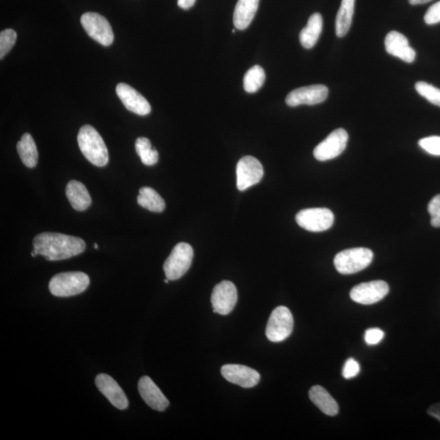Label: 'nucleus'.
<instances>
[{
    "instance_id": "cd10ccee",
    "label": "nucleus",
    "mask_w": 440,
    "mask_h": 440,
    "mask_svg": "<svg viewBox=\"0 0 440 440\" xmlns=\"http://www.w3.org/2000/svg\"><path fill=\"white\" fill-rule=\"evenodd\" d=\"M416 91L434 105L440 107V89L425 82H418L415 84Z\"/></svg>"
},
{
    "instance_id": "b1692460",
    "label": "nucleus",
    "mask_w": 440,
    "mask_h": 440,
    "mask_svg": "<svg viewBox=\"0 0 440 440\" xmlns=\"http://www.w3.org/2000/svg\"><path fill=\"white\" fill-rule=\"evenodd\" d=\"M354 9L355 0H341L335 22L336 35L340 38L348 34L352 26Z\"/></svg>"
},
{
    "instance_id": "2eb2a0df",
    "label": "nucleus",
    "mask_w": 440,
    "mask_h": 440,
    "mask_svg": "<svg viewBox=\"0 0 440 440\" xmlns=\"http://www.w3.org/2000/svg\"><path fill=\"white\" fill-rule=\"evenodd\" d=\"M96 385L115 408L121 410L128 408V397L113 378L105 373L98 374Z\"/></svg>"
},
{
    "instance_id": "f8f14e48",
    "label": "nucleus",
    "mask_w": 440,
    "mask_h": 440,
    "mask_svg": "<svg viewBox=\"0 0 440 440\" xmlns=\"http://www.w3.org/2000/svg\"><path fill=\"white\" fill-rule=\"evenodd\" d=\"M237 298V290L232 282L223 280L215 285L210 298L214 312L223 316L228 315L235 307Z\"/></svg>"
},
{
    "instance_id": "e433bc0d",
    "label": "nucleus",
    "mask_w": 440,
    "mask_h": 440,
    "mask_svg": "<svg viewBox=\"0 0 440 440\" xmlns=\"http://www.w3.org/2000/svg\"><path fill=\"white\" fill-rule=\"evenodd\" d=\"M409 1L412 6H418V4L428 3L432 0H409Z\"/></svg>"
},
{
    "instance_id": "c85d7f7f",
    "label": "nucleus",
    "mask_w": 440,
    "mask_h": 440,
    "mask_svg": "<svg viewBox=\"0 0 440 440\" xmlns=\"http://www.w3.org/2000/svg\"><path fill=\"white\" fill-rule=\"evenodd\" d=\"M17 39V33L12 29H7L0 33V58L4 57L15 45Z\"/></svg>"
},
{
    "instance_id": "6e6552de",
    "label": "nucleus",
    "mask_w": 440,
    "mask_h": 440,
    "mask_svg": "<svg viewBox=\"0 0 440 440\" xmlns=\"http://www.w3.org/2000/svg\"><path fill=\"white\" fill-rule=\"evenodd\" d=\"M82 26L92 39L103 46L113 44V30L105 17L96 12H86L81 17Z\"/></svg>"
},
{
    "instance_id": "a878e982",
    "label": "nucleus",
    "mask_w": 440,
    "mask_h": 440,
    "mask_svg": "<svg viewBox=\"0 0 440 440\" xmlns=\"http://www.w3.org/2000/svg\"><path fill=\"white\" fill-rule=\"evenodd\" d=\"M135 151L144 165H155L159 159V154L155 149H152L151 140L148 138L139 137L135 142Z\"/></svg>"
},
{
    "instance_id": "1a4fd4ad",
    "label": "nucleus",
    "mask_w": 440,
    "mask_h": 440,
    "mask_svg": "<svg viewBox=\"0 0 440 440\" xmlns=\"http://www.w3.org/2000/svg\"><path fill=\"white\" fill-rule=\"evenodd\" d=\"M348 142V134L343 128L331 133L328 137L315 148L313 154L316 160L325 162L341 155Z\"/></svg>"
},
{
    "instance_id": "20e7f679",
    "label": "nucleus",
    "mask_w": 440,
    "mask_h": 440,
    "mask_svg": "<svg viewBox=\"0 0 440 440\" xmlns=\"http://www.w3.org/2000/svg\"><path fill=\"white\" fill-rule=\"evenodd\" d=\"M373 253L367 248H353L337 254L335 266L339 273L350 275L359 273L372 263Z\"/></svg>"
},
{
    "instance_id": "ea45409f",
    "label": "nucleus",
    "mask_w": 440,
    "mask_h": 440,
    "mask_svg": "<svg viewBox=\"0 0 440 440\" xmlns=\"http://www.w3.org/2000/svg\"><path fill=\"white\" fill-rule=\"evenodd\" d=\"M94 246H95L96 249L97 250V249H98V245L96 244H96L94 245Z\"/></svg>"
},
{
    "instance_id": "f3484780",
    "label": "nucleus",
    "mask_w": 440,
    "mask_h": 440,
    "mask_svg": "<svg viewBox=\"0 0 440 440\" xmlns=\"http://www.w3.org/2000/svg\"><path fill=\"white\" fill-rule=\"evenodd\" d=\"M138 390L144 401L154 410L162 412L170 405L167 397L149 377L144 376L139 379Z\"/></svg>"
},
{
    "instance_id": "c756f323",
    "label": "nucleus",
    "mask_w": 440,
    "mask_h": 440,
    "mask_svg": "<svg viewBox=\"0 0 440 440\" xmlns=\"http://www.w3.org/2000/svg\"><path fill=\"white\" fill-rule=\"evenodd\" d=\"M419 146L425 152L434 156H440V137H430L421 139L418 142Z\"/></svg>"
},
{
    "instance_id": "473e14b6",
    "label": "nucleus",
    "mask_w": 440,
    "mask_h": 440,
    "mask_svg": "<svg viewBox=\"0 0 440 440\" xmlns=\"http://www.w3.org/2000/svg\"><path fill=\"white\" fill-rule=\"evenodd\" d=\"M359 373V364L353 358L346 360L343 369V376L350 379L357 376Z\"/></svg>"
},
{
    "instance_id": "4c0bfd02",
    "label": "nucleus",
    "mask_w": 440,
    "mask_h": 440,
    "mask_svg": "<svg viewBox=\"0 0 440 440\" xmlns=\"http://www.w3.org/2000/svg\"><path fill=\"white\" fill-rule=\"evenodd\" d=\"M31 256H32V257H36V256H37L36 253H35V251H33L31 252Z\"/></svg>"
},
{
    "instance_id": "39448f33",
    "label": "nucleus",
    "mask_w": 440,
    "mask_h": 440,
    "mask_svg": "<svg viewBox=\"0 0 440 440\" xmlns=\"http://www.w3.org/2000/svg\"><path fill=\"white\" fill-rule=\"evenodd\" d=\"M194 259V250L188 243L180 242L172 250L163 265L166 277L176 280L189 271Z\"/></svg>"
},
{
    "instance_id": "f704fd0d",
    "label": "nucleus",
    "mask_w": 440,
    "mask_h": 440,
    "mask_svg": "<svg viewBox=\"0 0 440 440\" xmlns=\"http://www.w3.org/2000/svg\"><path fill=\"white\" fill-rule=\"evenodd\" d=\"M428 413L440 421V403L430 407Z\"/></svg>"
},
{
    "instance_id": "9b49d317",
    "label": "nucleus",
    "mask_w": 440,
    "mask_h": 440,
    "mask_svg": "<svg viewBox=\"0 0 440 440\" xmlns=\"http://www.w3.org/2000/svg\"><path fill=\"white\" fill-rule=\"evenodd\" d=\"M389 289V285L384 280H373L355 285L350 290V297L355 303L371 305L385 298Z\"/></svg>"
},
{
    "instance_id": "bb28decb",
    "label": "nucleus",
    "mask_w": 440,
    "mask_h": 440,
    "mask_svg": "<svg viewBox=\"0 0 440 440\" xmlns=\"http://www.w3.org/2000/svg\"><path fill=\"white\" fill-rule=\"evenodd\" d=\"M266 79V74L260 65H255L245 74L244 89L248 93L258 92L263 87Z\"/></svg>"
},
{
    "instance_id": "ddd939ff",
    "label": "nucleus",
    "mask_w": 440,
    "mask_h": 440,
    "mask_svg": "<svg viewBox=\"0 0 440 440\" xmlns=\"http://www.w3.org/2000/svg\"><path fill=\"white\" fill-rule=\"evenodd\" d=\"M329 95V89L325 85L317 84L296 89L289 93L285 102L290 107L301 105H314L324 102Z\"/></svg>"
},
{
    "instance_id": "a211bd4d",
    "label": "nucleus",
    "mask_w": 440,
    "mask_h": 440,
    "mask_svg": "<svg viewBox=\"0 0 440 440\" xmlns=\"http://www.w3.org/2000/svg\"><path fill=\"white\" fill-rule=\"evenodd\" d=\"M385 46L387 53L404 60L406 63L414 62L416 59V51L411 48L408 39L400 32L393 31L388 33Z\"/></svg>"
},
{
    "instance_id": "9d476101",
    "label": "nucleus",
    "mask_w": 440,
    "mask_h": 440,
    "mask_svg": "<svg viewBox=\"0 0 440 440\" xmlns=\"http://www.w3.org/2000/svg\"><path fill=\"white\" fill-rule=\"evenodd\" d=\"M264 167L259 160L252 156L240 159L237 165V187L245 191L259 184L264 176Z\"/></svg>"
},
{
    "instance_id": "f257e3e1",
    "label": "nucleus",
    "mask_w": 440,
    "mask_h": 440,
    "mask_svg": "<svg viewBox=\"0 0 440 440\" xmlns=\"http://www.w3.org/2000/svg\"><path fill=\"white\" fill-rule=\"evenodd\" d=\"M34 251L46 260H64L81 255L86 249L81 238L58 232H43L35 237Z\"/></svg>"
},
{
    "instance_id": "0eeeda50",
    "label": "nucleus",
    "mask_w": 440,
    "mask_h": 440,
    "mask_svg": "<svg viewBox=\"0 0 440 440\" xmlns=\"http://www.w3.org/2000/svg\"><path fill=\"white\" fill-rule=\"evenodd\" d=\"M299 226L309 232H324L333 226L335 215L327 208H310L299 212L296 215Z\"/></svg>"
},
{
    "instance_id": "c9c22d12",
    "label": "nucleus",
    "mask_w": 440,
    "mask_h": 440,
    "mask_svg": "<svg viewBox=\"0 0 440 440\" xmlns=\"http://www.w3.org/2000/svg\"><path fill=\"white\" fill-rule=\"evenodd\" d=\"M195 2L196 0H178V6L185 9V10H188L194 6Z\"/></svg>"
},
{
    "instance_id": "4be33fe9",
    "label": "nucleus",
    "mask_w": 440,
    "mask_h": 440,
    "mask_svg": "<svg viewBox=\"0 0 440 440\" xmlns=\"http://www.w3.org/2000/svg\"><path fill=\"white\" fill-rule=\"evenodd\" d=\"M323 29V18L320 13H314L309 18L307 25L304 27L299 40L304 49H310L316 45Z\"/></svg>"
},
{
    "instance_id": "dca6fc26",
    "label": "nucleus",
    "mask_w": 440,
    "mask_h": 440,
    "mask_svg": "<svg viewBox=\"0 0 440 440\" xmlns=\"http://www.w3.org/2000/svg\"><path fill=\"white\" fill-rule=\"evenodd\" d=\"M221 373L227 381L244 388L254 387L260 381L259 372L242 364L223 365Z\"/></svg>"
},
{
    "instance_id": "412c9836",
    "label": "nucleus",
    "mask_w": 440,
    "mask_h": 440,
    "mask_svg": "<svg viewBox=\"0 0 440 440\" xmlns=\"http://www.w3.org/2000/svg\"><path fill=\"white\" fill-rule=\"evenodd\" d=\"M309 397L323 414L328 416H335L339 414L338 403L324 387L318 385L312 387L309 391Z\"/></svg>"
},
{
    "instance_id": "58836bf2",
    "label": "nucleus",
    "mask_w": 440,
    "mask_h": 440,
    "mask_svg": "<svg viewBox=\"0 0 440 440\" xmlns=\"http://www.w3.org/2000/svg\"><path fill=\"white\" fill-rule=\"evenodd\" d=\"M169 280H170L169 279L167 278V279L164 280V282L168 284V283H169Z\"/></svg>"
},
{
    "instance_id": "423d86ee",
    "label": "nucleus",
    "mask_w": 440,
    "mask_h": 440,
    "mask_svg": "<svg viewBox=\"0 0 440 440\" xmlns=\"http://www.w3.org/2000/svg\"><path fill=\"white\" fill-rule=\"evenodd\" d=\"M293 327L294 318L289 309L284 306L278 307L271 312L266 325V338L273 343L282 341L291 335Z\"/></svg>"
},
{
    "instance_id": "4468645a",
    "label": "nucleus",
    "mask_w": 440,
    "mask_h": 440,
    "mask_svg": "<svg viewBox=\"0 0 440 440\" xmlns=\"http://www.w3.org/2000/svg\"><path fill=\"white\" fill-rule=\"evenodd\" d=\"M117 95L126 109L140 116L148 115L151 112L149 101L128 84L121 83L116 87Z\"/></svg>"
},
{
    "instance_id": "72a5a7b5",
    "label": "nucleus",
    "mask_w": 440,
    "mask_h": 440,
    "mask_svg": "<svg viewBox=\"0 0 440 440\" xmlns=\"http://www.w3.org/2000/svg\"><path fill=\"white\" fill-rule=\"evenodd\" d=\"M384 332L378 328H373L365 331L364 340L368 345H376L384 338Z\"/></svg>"
},
{
    "instance_id": "2f4dec72",
    "label": "nucleus",
    "mask_w": 440,
    "mask_h": 440,
    "mask_svg": "<svg viewBox=\"0 0 440 440\" xmlns=\"http://www.w3.org/2000/svg\"><path fill=\"white\" fill-rule=\"evenodd\" d=\"M424 21L428 25H435L440 22V1L429 8L425 14Z\"/></svg>"
},
{
    "instance_id": "aec40b11",
    "label": "nucleus",
    "mask_w": 440,
    "mask_h": 440,
    "mask_svg": "<svg viewBox=\"0 0 440 440\" xmlns=\"http://www.w3.org/2000/svg\"><path fill=\"white\" fill-rule=\"evenodd\" d=\"M65 194H67L70 205L78 212H83L92 204L91 196L89 194L85 185L81 182L69 181L67 189H65Z\"/></svg>"
},
{
    "instance_id": "7c9ffc66",
    "label": "nucleus",
    "mask_w": 440,
    "mask_h": 440,
    "mask_svg": "<svg viewBox=\"0 0 440 440\" xmlns=\"http://www.w3.org/2000/svg\"><path fill=\"white\" fill-rule=\"evenodd\" d=\"M428 212L432 217V226L434 228L440 227V194L434 196L428 204Z\"/></svg>"
},
{
    "instance_id": "5701e85b",
    "label": "nucleus",
    "mask_w": 440,
    "mask_h": 440,
    "mask_svg": "<svg viewBox=\"0 0 440 440\" xmlns=\"http://www.w3.org/2000/svg\"><path fill=\"white\" fill-rule=\"evenodd\" d=\"M17 152L24 165L29 168H34L38 163L39 153L37 151L34 139L29 133L22 135L19 142L17 144Z\"/></svg>"
},
{
    "instance_id": "7ed1b4c3",
    "label": "nucleus",
    "mask_w": 440,
    "mask_h": 440,
    "mask_svg": "<svg viewBox=\"0 0 440 440\" xmlns=\"http://www.w3.org/2000/svg\"><path fill=\"white\" fill-rule=\"evenodd\" d=\"M90 278L82 271H69L54 276L49 282V290L56 297L77 296L87 289Z\"/></svg>"
},
{
    "instance_id": "f03ea898",
    "label": "nucleus",
    "mask_w": 440,
    "mask_h": 440,
    "mask_svg": "<svg viewBox=\"0 0 440 440\" xmlns=\"http://www.w3.org/2000/svg\"><path fill=\"white\" fill-rule=\"evenodd\" d=\"M78 144L84 157L96 167L109 162V152L101 135L90 125H84L78 134Z\"/></svg>"
},
{
    "instance_id": "a19ab883",
    "label": "nucleus",
    "mask_w": 440,
    "mask_h": 440,
    "mask_svg": "<svg viewBox=\"0 0 440 440\" xmlns=\"http://www.w3.org/2000/svg\"><path fill=\"white\" fill-rule=\"evenodd\" d=\"M232 33H233V34H234V33H236V31H235V30H233V31H232Z\"/></svg>"
},
{
    "instance_id": "393cba45",
    "label": "nucleus",
    "mask_w": 440,
    "mask_h": 440,
    "mask_svg": "<svg viewBox=\"0 0 440 440\" xmlns=\"http://www.w3.org/2000/svg\"><path fill=\"white\" fill-rule=\"evenodd\" d=\"M137 203L140 207L152 212L161 213L166 208L165 201L155 190L149 187H143L139 189Z\"/></svg>"
},
{
    "instance_id": "6ab92c4d",
    "label": "nucleus",
    "mask_w": 440,
    "mask_h": 440,
    "mask_svg": "<svg viewBox=\"0 0 440 440\" xmlns=\"http://www.w3.org/2000/svg\"><path fill=\"white\" fill-rule=\"evenodd\" d=\"M260 0H238L233 13L234 26L244 31L251 25L258 10Z\"/></svg>"
}]
</instances>
